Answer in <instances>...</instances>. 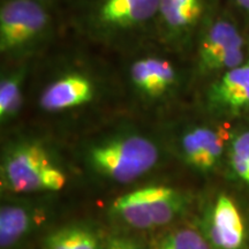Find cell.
I'll use <instances>...</instances> for the list:
<instances>
[{"mask_svg": "<svg viewBox=\"0 0 249 249\" xmlns=\"http://www.w3.org/2000/svg\"><path fill=\"white\" fill-rule=\"evenodd\" d=\"M154 249H211L200 229L180 227L157 239Z\"/></svg>", "mask_w": 249, "mask_h": 249, "instance_id": "cell-18", "label": "cell"}, {"mask_svg": "<svg viewBox=\"0 0 249 249\" xmlns=\"http://www.w3.org/2000/svg\"><path fill=\"white\" fill-rule=\"evenodd\" d=\"M40 213L23 204H2L0 209V247L9 249L26 239L40 223Z\"/></svg>", "mask_w": 249, "mask_h": 249, "instance_id": "cell-13", "label": "cell"}, {"mask_svg": "<svg viewBox=\"0 0 249 249\" xmlns=\"http://www.w3.org/2000/svg\"><path fill=\"white\" fill-rule=\"evenodd\" d=\"M198 229L211 249H249L247 220L235 198L219 193L205 208Z\"/></svg>", "mask_w": 249, "mask_h": 249, "instance_id": "cell-11", "label": "cell"}, {"mask_svg": "<svg viewBox=\"0 0 249 249\" xmlns=\"http://www.w3.org/2000/svg\"><path fill=\"white\" fill-rule=\"evenodd\" d=\"M45 249H102L98 235L85 226H66L46 236Z\"/></svg>", "mask_w": 249, "mask_h": 249, "instance_id": "cell-17", "label": "cell"}, {"mask_svg": "<svg viewBox=\"0 0 249 249\" xmlns=\"http://www.w3.org/2000/svg\"><path fill=\"white\" fill-rule=\"evenodd\" d=\"M111 213L134 229L149 230L155 227L140 189L116 198L111 205Z\"/></svg>", "mask_w": 249, "mask_h": 249, "instance_id": "cell-15", "label": "cell"}, {"mask_svg": "<svg viewBox=\"0 0 249 249\" xmlns=\"http://www.w3.org/2000/svg\"><path fill=\"white\" fill-rule=\"evenodd\" d=\"M140 192L155 227L169 225L188 205V200L181 192L167 186L145 187L140 188Z\"/></svg>", "mask_w": 249, "mask_h": 249, "instance_id": "cell-14", "label": "cell"}, {"mask_svg": "<svg viewBox=\"0 0 249 249\" xmlns=\"http://www.w3.org/2000/svg\"><path fill=\"white\" fill-rule=\"evenodd\" d=\"M44 64L39 70L44 81L37 104L50 114L88 107L97 99L105 77L112 74L107 65L82 53H61Z\"/></svg>", "mask_w": 249, "mask_h": 249, "instance_id": "cell-2", "label": "cell"}, {"mask_svg": "<svg viewBox=\"0 0 249 249\" xmlns=\"http://www.w3.org/2000/svg\"><path fill=\"white\" fill-rule=\"evenodd\" d=\"M203 107L210 118L227 123L249 117V58L205 83Z\"/></svg>", "mask_w": 249, "mask_h": 249, "instance_id": "cell-10", "label": "cell"}, {"mask_svg": "<svg viewBox=\"0 0 249 249\" xmlns=\"http://www.w3.org/2000/svg\"><path fill=\"white\" fill-rule=\"evenodd\" d=\"M42 1H46V2H53L54 0H42Z\"/></svg>", "mask_w": 249, "mask_h": 249, "instance_id": "cell-21", "label": "cell"}, {"mask_svg": "<svg viewBox=\"0 0 249 249\" xmlns=\"http://www.w3.org/2000/svg\"><path fill=\"white\" fill-rule=\"evenodd\" d=\"M226 164L233 178L249 189V123L233 128Z\"/></svg>", "mask_w": 249, "mask_h": 249, "instance_id": "cell-16", "label": "cell"}, {"mask_svg": "<svg viewBox=\"0 0 249 249\" xmlns=\"http://www.w3.org/2000/svg\"><path fill=\"white\" fill-rule=\"evenodd\" d=\"M213 9L211 0H160L156 40L188 59L198 30Z\"/></svg>", "mask_w": 249, "mask_h": 249, "instance_id": "cell-8", "label": "cell"}, {"mask_svg": "<svg viewBox=\"0 0 249 249\" xmlns=\"http://www.w3.org/2000/svg\"><path fill=\"white\" fill-rule=\"evenodd\" d=\"M249 58V31L231 9L211 12L188 55L192 82L204 85Z\"/></svg>", "mask_w": 249, "mask_h": 249, "instance_id": "cell-3", "label": "cell"}, {"mask_svg": "<svg viewBox=\"0 0 249 249\" xmlns=\"http://www.w3.org/2000/svg\"><path fill=\"white\" fill-rule=\"evenodd\" d=\"M231 11L249 31V0H229Z\"/></svg>", "mask_w": 249, "mask_h": 249, "instance_id": "cell-19", "label": "cell"}, {"mask_svg": "<svg viewBox=\"0 0 249 249\" xmlns=\"http://www.w3.org/2000/svg\"><path fill=\"white\" fill-rule=\"evenodd\" d=\"M102 249H141L138 242L126 236H113L108 239L107 245L103 246Z\"/></svg>", "mask_w": 249, "mask_h": 249, "instance_id": "cell-20", "label": "cell"}, {"mask_svg": "<svg viewBox=\"0 0 249 249\" xmlns=\"http://www.w3.org/2000/svg\"><path fill=\"white\" fill-rule=\"evenodd\" d=\"M119 74L136 97L148 103L166 101L192 82L188 59L157 40L123 54Z\"/></svg>", "mask_w": 249, "mask_h": 249, "instance_id": "cell-4", "label": "cell"}, {"mask_svg": "<svg viewBox=\"0 0 249 249\" xmlns=\"http://www.w3.org/2000/svg\"><path fill=\"white\" fill-rule=\"evenodd\" d=\"M1 188L14 194L61 191L67 183L60 169L42 142L20 139L6 147L0 167Z\"/></svg>", "mask_w": 249, "mask_h": 249, "instance_id": "cell-7", "label": "cell"}, {"mask_svg": "<svg viewBox=\"0 0 249 249\" xmlns=\"http://www.w3.org/2000/svg\"><path fill=\"white\" fill-rule=\"evenodd\" d=\"M160 0H76L74 27L87 40L124 54L156 40Z\"/></svg>", "mask_w": 249, "mask_h": 249, "instance_id": "cell-1", "label": "cell"}, {"mask_svg": "<svg viewBox=\"0 0 249 249\" xmlns=\"http://www.w3.org/2000/svg\"><path fill=\"white\" fill-rule=\"evenodd\" d=\"M52 2L1 0L0 55L5 64L35 61L51 45L57 31Z\"/></svg>", "mask_w": 249, "mask_h": 249, "instance_id": "cell-5", "label": "cell"}, {"mask_svg": "<svg viewBox=\"0 0 249 249\" xmlns=\"http://www.w3.org/2000/svg\"><path fill=\"white\" fill-rule=\"evenodd\" d=\"M91 170L119 183L135 181L157 165L160 145L150 136L120 130L93 140L85 148Z\"/></svg>", "mask_w": 249, "mask_h": 249, "instance_id": "cell-6", "label": "cell"}, {"mask_svg": "<svg viewBox=\"0 0 249 249\" xmlns=\"http://www.w3.org/2000/svg\"><path fill=\"white\" fill-rule=\"evenodd\" d=\"M35 61L6 64L0 77V123L6 124L18 117L24 103V85Z\"/></svg>", "mask_w": 249, "mask_h": 249, "instance_id": "cell-12", "label": "cell"}, {"mask_svg": "<svg viewBox=\"0 0 249 249\" xmlns=\"http://www.w3.org/2000/svg\"><path fill=\"white\" fill-rule=\"evenodd\" d=\"M233 128L231 123L187 124L177 136V148L187 166L200 173H211L226 161Z\"/></svg>", "mask_w": 249, "mask_h": 249, "instance_id": "cell-9", "label": "cell"}]
</instances>
